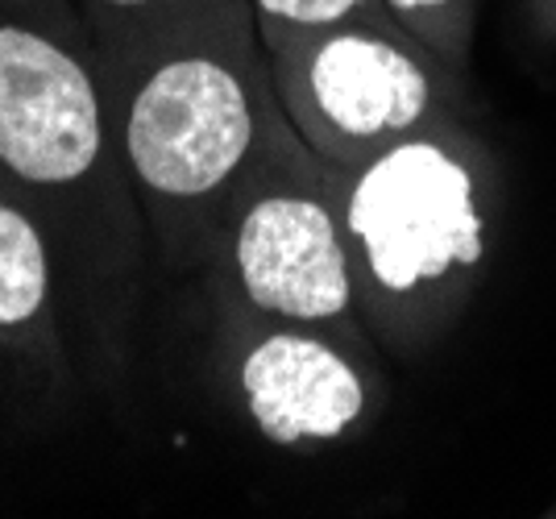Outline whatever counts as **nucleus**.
Instances as JSON below:
<instances>
[{
	"label": "nucleus",
	"mask_w": 556,
	"mask_h": 519,
	"mask_svg": "<svg viewBox=\"0 0 556 519\" xmlns=\"http://www.w3.org/2000/svg\"><path fill=\"white\" fill-rule=\"evenodd\" d=\"M0 179L47 229L84 362L96 378L121 375L154 258L150 229L88 50L25 17H0Z\"/></svg>",
	"instance_id": "f257e3e1"
},
{
	"label": "nucleus",
	"mask_w": 556,
	"mask_h": 519,
	"mask_svg": "<svg viewBox=\"0 0 556 519\" xmlns=\"http://www.w3.org/2000/svg\"><path fill=\"white\" fill-rule=\"evenodd\" d=\"M116 145L166 270L204 266L237 195L320 163L278 104L250 0H200L113 92Z\"/></svg>",
	"instance_id": "f03ea898"
},
{
	"label": "nucleus",
	"mask_w": 556,
	"mask_h": 519,
	"mask_svg": "<svg viewBox=\"0 0 556 519\" xmlns=\"http://www.w3.org/2000/svg\"><path fill=\"white\" fill-rule=\"evenodd\" d=\"M325 179L345 229L362 325L391 354H424L486 270V145L469 117H448L362 163L325 166Z\"/></svg>",
	"instance_id": "7ed1b4c3"
},
{
	"label": "nucleus",
	"mask_w": 556,
	"mask_h": 519,
	"mask_svg": "<svg viewBox=\"0 0 556 519\" xmlns=\"http://www.w3.org/2000/svg\"><path fill=\"white\" fill-rule=\"evenodd\" d=\"M278 104L320 166H353L448 117H469L462 88L407 29L353 17L266 50Z\"/></svg>",
	"instance_id": "20e7f679"
},
{
	"label": "nucleus",
	"mask_w": 556,
	"mask_h": 519,
	"mask_svg": "<svg viewBox=\"0 0 556 519\" xmlns=\"http://www.w3.org/2000/svg\"><path fill=\"white\" fill-rule=\"evenodd\" d=\"M204 266H216L225 312L341 337L370 354L357 312L345 229L320 163L275 166L237 195Z\"/></svg>",
	"instance_id": "39448f33"
},
{
	"label": "nucleus",
	"mask_w": 556,
	"mask_h": 519,
	"mask_svg": "<svg viewBox=\"0 0 556 519\" xmlns=\"http://www.w3.org/2000/svg\"><path fill=\"white\" fill-rule=\"evenodd\" d=\"M225 325L232 382L270 445H332L374 416L370 354L332 332L241 312H225Z\"/></svg>",
	"instance_id": "423d86ee"
},
{
	"label": "nucleus",
	"mask_w": 556,
	"mask_h": 519,
	"mask_svg": "<svg viewBox=\"0 0 556 519\" xmlns=\"http://www.w3.org/2000/svg\"><path fill=\"white\" fill-rule=\"evenodd\" d=\"M79 382L59 266L34 208L0 179V412L42 425L63 412Z\"/></svg>",
	"instance_id": "0eeeda50"
},
{
	"label": "nucleus",
	"mask_w": 556,
	"mask_h": 519,
	"mask_svg": "<svg viewBox=\"0 0 556 519\" xmlns=\"http://www.w3.org/2000/svg\"><path fill=\"white\" fill-rule=\"evenodd\" d=\"M200 0H71L79 42L92 59L109 96L134 72L146 50L166 38Z\"/></svg>",
	"instance_id": "6e6552de"
},
{
	"label": "nucleus",
	"mask_w": 556,
	"mask_h": 519,
	"mask_svg": "<svg viewBox=\"0 0 556 519\" xmlns=\"http://www.w3.org/2000/svg\"><path fill=\"white\" fill-rule=\"evenodd\" d=\"M399 29H407L444 72L469 88L473 54V0H378Z\"/></svg>",
	"instance_id": "1a4fd4ad"
},
{
	"label": "nucleus",
	"mask_w": 556,
	"mask_h": 519,
	"mask_svg": "<svg viewBox=\"0 0 556 519\" xmlns=\"http://www.w3.org/2000/svg\"><path fill=\"white\" fill-rule=\"evenodd\" d=\"M250 4H254V22L266 50L282 47L300 34H312V29H325V25L382 13L378 0H250Z\"/></svg>",
	"instance_id": "9d476101"
},
{
	"label": "nucleus",
	"mask_w": 556,
	"mask_h": 519,
	"mask_svg": "<svg viewBox=\"0 0 556 519\" xmlns=\"http://www.w3.org/2000/svg\"><path fill=\"white\" fill-rule=\"evenodd\" d=\"M0 17H25V22L47 25L54 34H67L79 42V22H75L71 0H0Z\"/></svg>",
	"instance_id": "9b49d317"
}]
</instances>
